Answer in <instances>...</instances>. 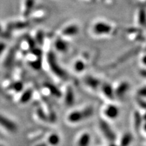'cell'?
Masks as SVG:
<instances>
[{
	"instance_id": "6da1fadb",
	"label": "cell",
	"mask_w": 146,
	"mask_h": 146,
	"mask_svg": "<svg viewBox=\"0 0 146 146\" xmlns=\"http://www.w3.org/2000/svg\"><path fill=\"white\" fill-rule=\"evenodd\" d=\"M94 110L92 106H87L83 109L71 111L66 116V120L68 123L76 125L85 121L94 115Z\"/></svg>"
},
{
	"instance_id": "7a4b0ae2",
	"label": "cell",
	"mask_w": 146,
	"mask_h": 146,
	"mask_svg": "<svg viewBox=\"0 0 146 146\" xmlns=\"http://www.w3.org/2000/svg\"><path fill=\"white\" fill-rule=\"evenodd\" d=\"M47 62H48L49 66H50V70L52 71V72L61 78H66L67 76V74L64 70L62 68L59 63L58 62L57 59L54 53L50 52L47 56Z\"/></svg>"
},
{
	"instance_id": "3957f363",
	"label": "cell",
	"mask_w": 146,
	"mask_h": 146,
	"mask_svg": "<svg viewBox=\"0 0 146 146\" xmlns=\"http://www.w3.org/2000/svg\"><path fill=\"white\" fill-rule=\"evenodd\" d=\"M112 31V27L104 21H98L91 26V32L97 36L108 35Z\"/></svg>"
},
{
	"instance_id": "277c9868",
	"label": "cell",
	"mask_w": 146,
	"mask_h": 146,
	"mask_svg": "<svg viewBox=\"0 0 146 146\" xmlns=\"http://www.w3.org/2000/svg\"><path fill=\"white\" fill-rule=\"evenodd\" d=\"M0 127L7 132L16 133L18 131V125L13 120L2 114H0Z\"/></svg>"
},
{
	"instance_id": "5b68a950",
	"label": "cell",
	"mask_w": 146,
	"mask_h": 146,
	"mask_svg": "<svg viewBox=\"0 0 146 146\" xmlns=\"http://www.w3.org/2000/svg\"><path fill=\"white\" fill-rule=\"evenodd\" d=\"M103 114L109 120H114L119 115V109L114 104H108L104 108Z\"/></svg>"
},
{
	"instance_id": "8992f818",
	"label": "cell",
	"mask_w": 146,
	"mask_h": 146,
	"mask_svg": "<svg viewBox=\"0 0 146 146\" xmlns=\"http://www.w3.org/2000/svg\"><path fill=\"white\" fill-rule=\"evenodd\" d=\"M79 33V27L76 24H70L64 27L60 31V35L64 37H71Z\"/></svg>"
},
{
	"instance_id": "52a82bcc",
	"label": "cell",
	"mask_w": 146,
	"mask_h": 146,
	"mask_svg": "<svg viewBox=\"0 0 146 146\" xmlns=\"http://www.w3.org/2000/svg\"><path fill=\"white\" fill-rule=\"evenodd\" d=\"M23 5V16L24 18H27L31 14L33 10L35 0H25Z\"/></svg>"
},
{
	"instance_id": "ba28073f",
	"label": "cell",
	"mask_w": 146,
	"mask_h": 146,
	"mask_svg": "<svg viewBox=\"0 0 146 146\" xmlns=\"http://www.w3.org/2000/svg\"><path fill=\"white\" fill-rule=\"evenodd\" d=\"M100 128L101 129L102 133L104 134L106 137L108 139L110 140L114 139V133L112 131V129L110 128V127L108 125V124L106 123L104 120H102L100 121Z\"/></svg>"
},
{
	"instance_id": "9c48e42d",
	"label": "cell",
	"mask_w": 146,
	"mask_h": 146,
	"mask_svg": "<svg viewBox=\"0 0 146 146\" xmlns=\"http://www.w3.org/2000/svg\"><path fill=\"white\" fill-rule=\"evenodd\" d=\"M84 83H85V85L87 87H89L91 89H93V90H96L100 85V82L99 79L96 77H94L92 76H87L84 79Z\"/></svg>"
},
{
	"instance_id": "30bf717a",
	"label": "cell",
	"mask_w": 146,
	"mask_h": 146,
	"mask_svg": "<svg viewBox=\"0 0 146 146\" xmlns=\"http://www.w3.org/2000/svg\"><path fill=\"white\" fill-rule=\"evenodd\" d=\"M54 47L58 52H66L68 49V44L65 39H63L62 36L58 37L54 42Z\"/></svg>"
},
{
	"instance_id": "8fae6325",
	"label": "cell",
	"mask_w": 146,
	"mask_h": 146,
	"mask_svg": "<svg viewBox=\"0 0 146 146\" xmlns=\"http://www.w3.org/2000/svg\"><path fill=\"white\" fill-rule=\"evenodd\" d=\"M33 94V91L31 89H28L27 90L23 91L21 92V95L20 96L19 99H18V102L21 104H27L31 100Z\"/></svg>"
},
{
	"instance_id": "7c38bea8",
	"label": "cell",
	"mask_w": 146,
	"mask_h": 146,
	"mask_svg": "<svg viewBox=\"0 0 146 146\" xmlns=\"http://www.w3.org/2000/svg\"><path fill=\"white\" fill-rule=\"evenodd\" d=\"M91 137L90 134L87 132H84L80 135L77 139L76 145L80 146H86L90 144Z\"/></svg>"
},
{
	"instance_id": "4fadbf2b",
	"label": "cell",
	"mask_w": 146,
	"mask_h": 146,
	"mask_svg": "<svg viewBox=\"0 0 146 146\" xmlns=\"http://www.w3.org/2000/svg\"><path fill=\"white\" fill-rule=\"evenodd\" d=\"M66 95L64 98L65 103L68 106H72L73 105L74 102V92H73L72 89L70 88H68L66 91Z\"/></svg>"
},
{
	"instance_id": "5bb4252c",
	"label": "cell",
	"mask_w": 146,
	"mask_h": 146,
	"mask_svg": "<svg viewBox=\"0 0 146 146\" xmlns=\"http://www.w3.org/2000/svg\"><path fill=\"white\" fill-rule=\"evenodd\" d=\"M60 142V137L56 133H51L47 138V143L50 145H58Z\"/></svg>"
},
{
	"instance_id": "9a60e30c",
	"label": "cell",
	"mask_w": 146,
	"mask_h": 146,
	"mask_svg": "<svg viewBox=\"0 0 146 146\" xmlns=\"http://www.w3.org/2000/svg\"><path fill=\"white\" fill-rule=\"evenodd\" d=\"M73 68H74V72L77 73H81L86 68V64L84 62L83 60H78L74 62L73 65Z\"/></svg>"
},
{
	"instance_id": "2e32d148",
	"label": "cell",
	"mask_w": 146,
	"mask_h": 146,
	"mask_svg": "<svg viewBox=\"0 0 146 146\" xmlns=\"http://www.w3.org/2000/svg\"><path fill=\"white\" fill-rule=\"evenodd\" d=\"M102 91L103 94L105 95L106 96L108 97V98H110L113 96V94H114V91L112 90L111 87L109 85H104L102 87Z\"/></svg>"
},
{
	"instance_id": "e0dca14e",
	"label": "cell",
	"mask_w": 146,
	"mask_h": 146,
	"mask_svg": "<svg viewBox=\"0 0 146 146\" xmlns=\"http://www.w3.org/2000/svg\"><path fill=\"white\" fill-rule=\"evenodd\" d=\"M11 90L15 91V93L22 92L23 89V84L21 82H16L10 87Z\"/></svg>"
},
{
	"instance_id": "ac0fdd59",
	"label": "cell",
	"mask_w": 146,
	"mask_h": 146,
	"mask_svg": "<svg viewBox=\"0 0 146 146\" xmlns=\"http://www.w3.org/2000/svg\"><path fill=\"white\" fill-rule=\"evenodd\" d=\"M4 48H5L4 45H3V44H0V54L2 53L3 50H4Z\"/></svg>"
},
{
	"instance_id": "d6986e66",
	"label": "cell",
	"mask_w": 146,
	"mask_h": 146,
	"mask_svg": "<svg viewBox=\"0 0 146 146\" xmlns=\"http://www.w3.org/2000/svg\"><path fill=\"white\" fill-rule=\"evenodd\" d=\"M145 129H146V126H145ZM146 131V130H145Z\"/></svg>"
}]
</instances>
